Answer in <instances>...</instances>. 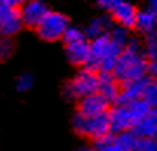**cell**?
<instances>
[{
    "label": "cell",
    "instance_id": "obj_7",
    "mask_svg": "<svg viewBox=\"0 0 157 151\" xmlns=\"http://www.w3.org/2000/svg\"><path fill=\"white\" fill-rule=\"evenodd\" d=\"M23 20L18 8L8 6L0 0V37L12 38L23 28Z\"/></svg>",
    "mask_w": 157,
    "mask_h": 151
},
{
    "label": "cell",
    "instance_id": "obj_13",
    "mask_svg": "<svg viewBox=\"0 0 157 151\" xmlns=\"http://www.w3.org/2000/svg\"><path fill=\"white\" fill-rule=\"evenodd\" d=\"M66 55L72 64L86 66L90 55V43L87 40H81L72 45H66Z\"/></svg>",
    "mask_w": 157,
    "mask_h": 151
},
{
    "label": "cell",
    "instance_id": "obj_20",
    "mask_svg": "<svg viewBox=\"0 0 157 151\" xmlns=\"http://www.w3.org/2000/svg\"><path fill=\"white\" fill-rule=\"evenodd\" d=\"M116 141L125 148L127 151H136V144H137V134L134 131H124L114 134Z\"/></svg>",
    "mask_w": 157,
    "mask_h": 151
},
{
    "label": "cell",
    "instance_id": "obj_21",
    "mask_svg": "<svg viewBox=\"0 0 157 151\" xmlns=\"http://www.w3.org/2000/svg\"><path fill=\"white\" fill-rule=\"evenodd\" d=\"M32 87H34V76L31 73L23 72L17 76V79H15V90L17 92L25 93V92H29Z\"/></svg>",
    "mask_w": 157,
    "mask_h": 151
},
{
    "label": "cell",
    "instance_id": "obj_4",
    "mask_svg": "<svg viewBox=\"0 0 157 151\" xmlns=\"http://www.w3.org/2000/svg\"><path fill=\"white\" fill-rule=\"evenodd\" d=\"M99 89V73L92 69H81L64 87V93L70 99H82L93 93H98Z\"/></svg>",
    "mask_w": 157,
    "mask_h": 151
},
{
    "label": "cell",
    "instance_id": "obj_22",
    "mask_svg": "<svg viewBox=\"0 0 157 151\" xmlns=\"http://www.w3.org/2000/svg\"><path fill=\"white\" fill-rule=\"evenodd\" d=\"M86 38L87 37H86L84 31H81L76 26H69L67 31L64 32L63 41H64V45H72V43H76V41H81V40H86Z\"/></svg>",
    "mask_w": 157,
    "mask_h": 151
},
{
    "label": "cell",
    "instance_id": "obj_11",
    "mask_svg": "<svg viewBox=\"0 0 157 151\" xmlns=\"http://www.w3.org/2000/svg\"><path fill=\"white\" fill-rule=\"evenodd\" d=\"M108 102L99 95V93H93L90 96H86L82 99H79V105H78V114L81 116H99V114H105L108 113Z\"/></svg>",
    "mask_w": 157,
    "mask_h": 151
},
{
    "label": "cell",
    "instance_id": "obj_27",
    "mask_svg": "<svg viewBox=\"0 0 157 151\" xmlns=\"http://www.w3.org/2000/svg\"><path fill=\"white\" fill-rule=\"evenodd\" d=\"M78 151H93V147H87V145H84V147H81Z\"/></svg>",
    "mask_w": 157,
    "mask_h": 151
},
{
    "label": "cell",
    "instance_id": "obj_17",
    "mask_svg": "<svg viewBox=\"0 0 157 151\" xmlns=\"http://www.w3.org/2000/svg\"><path fill=\"white\" fill-rule=\"evenodd\" d=\"M93 151H127L114 137V134L107 136L105 139H101L98 142H95Z\"/></svg>",
    "mask_w": 157,
    "mask_h": 151
},
{
    "label": "cell",
    "instance_id": "obj_19",
    "mask_svg": "<svg viewBox=\"0 0 157 151\" xmlns=\"http://www.w3.org/2000/svg\"><path fill=\"white\" fill-rule=\"evenodd\" d=\"M144 52H145V56H147L148 63L157 61V32L150 34V35H145Z\"/></svg>",
    "mask_w": 157,
    "mask_h": 151
},
{
    "label": "cell",
    "instance_id": "obj_25",
    "mask_svg": "<svg viewBox=\"0 0 157 151\" xmlns=\"http://www.w3.org/2000/svg\"><path fill=\"white\" fill-rule=\"evenodd\" d=\"M2 2L6 3L8 6H12V8H18V9H20L28 0H2Z\"/></svg>",
    "mask_w": 157,
    "mask_h": 151
},
{
    "label": "cell",
    "instance_id": "obj_18",
    "mask_svg": "<svg viewBox=\"0 0 157 151\" xmlns=\"http://www.w3.org/2000/svg\"><path fill=\"white\" fill-rule=\"evenodd\" d=\"M142 101L151 108L157 110V79H150L145 90H144V96Z\"/></svg>",
    "mask_w": 157,
    "mask_h": 151
},
{
    "label": "cell",
    "instance_id": "obj_14",
    "mask_svg": "<svg viewBox=\"0 0 157 151\" xmlns=\"http://www.w3.org/2000/svg\"><path fill=\"white\" fill-rule=\"evenodd\" d=\"M111 20L110 17L107 15H99V17H95L93 20L89 21V25L86 26V37L95 40L98 37H102V35H107L110 31H111Z\"/></svg>",
    "mask_w": 157,
    "mask_h": 151
},
{
    "label": "cell",
    "instance_id": "obj_26",
    "mask_svg": "<svg viewBox=\"0 0 157 151\" xmlns=\"http://www.w3.org/2000/svg\"><path fill=\"white\" fill-rule=\"evenodd\" d=\"M148 9H151L154 14H157V0H148Z\"/></svg>",
    "mask_w": 157,
    "mask_h": 151
},
{
    "label": "cell",
    "instance_id": "obj_10",
    "mask_svg": "<svg viewBox=\"0 0 157 151\" xmlns=\"http://www.w3.org/2000/svg\"><path fill=\"white\" fill-rule=\"evenodd\" d=\"M150 78H142V79H136V81H131V83H125V84H121V93H119V98L116 101V104H121V105H128V104H133L136 101H140L144 96V90L148 84Z\"/></svg>",
    "mask_w": 157,
    "mask_h": 151
},
{
    "label": "cell",
    "instance_id": "obj_12",
    "mask_svg": "<svg viewBox=\"0 0 157 151\" xmlns=\"http://www.w3.org/2000/svg\"><path fill=\"white\" fill-rule=\"evenodd\" d=\"M98 93L108 104H116L121 93V83L113 76V73H99V89Z\"/></svg>",
    "mask_w": 157,
    "mask_h": 151
},
{
    "label": "cell",
    "instance_id": "obj_8",
    "mask_svg": "<svg viewBox=\"0 0 157 151\" xmlns=\"http://www.w3.org/2000/svg\"><path fill=\"white\" fill-rule=\"evenodd\" d=\"M20 14L25 26L37 29L41 20L49 14V6L44 0H28L20 8Z\"/></svg>",
    "mask_w": 157,
    "mask_h": 151
},
{
    "label": "cell",
    "instance_id": "obj_2",
    "mask_svg": "<svg viewBox=\"0 0 157 151\" xmlns=\"http://www.w3.org/2000/svg\"><path fill=\"white\" fill-rule=\"evenodd\" d=\"M124 46L113 41L110 35H102L90 41V55L84 67L98 73H113Z\"/></svg>",
    "mask_w": 157,
    "mask_h": 151
},
{
    "label": "cell",
    "instance_id": "obj_1",
    "mask_svg": "<svg viewBox=\"0 0 157 151\" xmlns=\"http://www.w3.org/2000/svg\"><path fill=\"white\" fill-rule=\"evenodd\" d=\"M113 76L121 84L148 76V60L144 52V45L139 40L130 38L128 45L119 55L116 67L113 70Z\"/></svg>",
    "mask_w": 157,
    "mask_h": 151
},
{
    "label": "cell",
    "instance_id": "obj_6",
    "mask_svg": "<svg viewBox=\"0 0 157 151\" xmlns=\"http://www.w3.org/2000/svg\"><path fill=\"white\" fill-rule=\"evenodd\" d=\"M69 20L61 12L49 11V14L37 26V34L46 41H56L64 37V32L69 28Z\"/></svg>",
    "mask_w": 157,
    "mask_h": 151
},
{
    "label": "cell",
    "instance_id": "obj_23",
    "mask_svg": "<svg viewBox=\"0 0 157 151\" xmlns=\"http://www.w3.org/2000/svg\"><path fill=\"white\" fill-rule=\"evenodd\" d=\"M136 151H157V137L137 136Z\"/></svg>",
    "mask_w": 157,
    "mask_h": 151
},
{
    "label": "cell",
    "instance_id": "obj_24",
    "mask_svg": "<svg viewBox=\"0 0 157 151\" xmlns=\"http://www.w3.org/2000/svg\"><path fill=\"white\" fill-rule=\"evenodd\" d=\"M14 53V41L12 38L0 37V63L6 61Z\"/></svg>",
    "mask_w": 157,
    "mask_h": 151
},
{
    "label": "cell",
    "instance_id": "obj_3",
    "mask_svg": "<svg viewBox=\"0 0 157 151\" xmlns=\"http://www.w3.org/2000/svg\"><path fill=\"white\" fill-rule=\"evenodd\" d=\"M151 108L144 101H136L128 105L114 104L108 110V119L111 125V133H124V131H133L148 114Z\"/></svg>",
    "mask_w": 157,
    "mask_h": 151
},
{
    "label": "cell",
    "instance_id": "obj_9",
    "mask_svg": "<svg viewBox=\"0 0 157 151\" xmlns=\"http://www.w3.org/2000/svg\"><path fill=\"white\" fill-rule=\"evenodd\" d=\"M137 9L133 3L128 0H116V3L111 6L108 14L113 17V20L117 23V26H122L125 29L134 28L136 18H137Z\"/></svg>",
    "mask_w": 157,
    "mask_h": 151
},
{
    "label": "cell",
    "instance_id": "obj_16",
    "mask_svg": "<svg viewBox=\"0 0 157 151\" xmlns=\"http://www.w3.org/2000/svg\"><path fill=\"white\" fill-rule=\"evenodd\" d=\"M137 136L157 137V110H151L150 114L133 130Z\"/></svg>",
    "mask_w": 157,
    "mask_h": 151
},
{
    "label": "cell",
    "instance_id": "obj_15",
    "mask_svg": "<svg viewBox=\"0 0 157 151\" xmlns=\"http://www.w3.org/2000/svg\"><path fill=\"white\" fill-rule=\"evenodd\" d=\"M134 28L145 34V35H150V34H154L157 31V14H154L151 9H142L137 12V18H136V25Z\"/></svg>",
    "mask_w": 157,
    "mask_h": 151
},
{
    "label": "cell",
    "instance_id": "obj_5",
    "mask_svg": "<svg viewBox=\"0 0 157 151\" xmlns=\"http://www.w3.org/2000/svg\"><path fill=\"white\" fill-rule=\"evenodd\" d=\"M73 128L78 134L89 137L95 142L105 139L107 136L111 134V125H110V119H108V113L99 114V116H81L76 113V116L73 118Z\"/></svg>",
    "mask_w": 157,
    "mask_h": 151
}]
</instances>
